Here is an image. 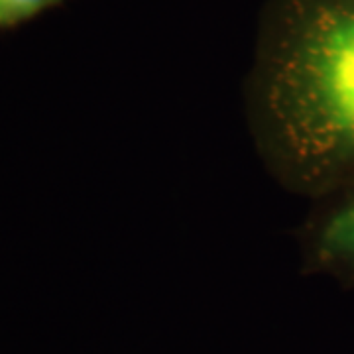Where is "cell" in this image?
Masks as SVG:
<instances>
[{"mask_svg": "<svg viewBox=\"0 0 354 354\" xmlns=\"http://www.w3.org/2000/svg\"><path fill=\"white\" fill-rule=\"evenodd\" d=\"M244 102L286 189L317 199L354 179V0H268Z\"/></svg>", "mask_w": 354, "mask_h": 354, "instance_id": "obj_1", "label": "cell"}, {"mask_svg": "<svg viewBox=\"0 0 354 354\" xmlns=\"http://www.w3.org/2000/svg\"><path fill=\"white\" fill-rule=\"evenodd\" d=\"M313 201L299 230L304 272L354 288V179Z\"/></svg>", "mask_w": 354, "mask_h": 354, "instance_id": "obj_2", "label": "cell"}, {"mask_svg": "<svg viewBox=\"0 0 354 354\" xmlns=\"http://www.w3.org/2000/svg\"><path fill=\"white\" fill-rule=\"evenodd\" d=\"M64 2L65 0H0V32L14 30Z\"/></svg>", "mask_w": 354, "mask_h": 354, "instance_id": "obj_3", "label": "cell"}]
</instances>
